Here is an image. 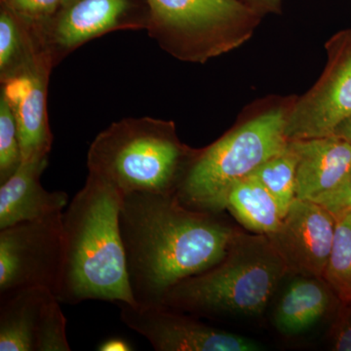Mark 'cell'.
I'll return each instance as SVG.
<instances>
[{
	"mask_svg": "<svg viewBox=\"0 0 351 351\" xmlns=\"http://www.w3.org/2000/svg\"><path fill=\"white\" fill-rule=\"evenodd\" d=\"M214 214L191 209L176 195L122 197L120 232L137 304L163 306L171 289L228 255L239 234Z\"/></svg>",
	"mask_w": 351,
	"mask_h": 351,
	"instance_id": "obj_1",
	"label": "cell"
},
{
	"mask_svg": "<svg viewBox=\"0 0 351 351\" xmlns=\"http://www.w3.org/2000/svg\"><path fill=\"white\" fill-rule=\"evenodd\" d=\"M122 197L88 174L63 214L64 263L57 299L61 304L106 301L137 304L127 274L120 232Z\"/></svg>",
	"mask_w": 351,
	"mask_h": 351,
	"instance_id": "obj_2",
	"label": "cell"
},
{
	"mask_svg": "<svg viewBox=\"0 0 351 351\" xmlns=\"http://www.w3.org/2000/svg\"><path fill=\"white\" fill-rule=\"evenodd\" d=\"M197 154L180 143L173 122L129 117L97 135L87 166L89 174L121 197L134 193L176 195Z\"/></svg>",
	"mask_w": 351,
	"mask_h": 351,
	"instance_id": "obj_3",
	"label": "cell"
},
{
	"mask_svg": "<svg viewBox=\"0 0 351 351\" xmlns=\"http://www.w3.org/2000/svg\"><path fill=\"white\" fill-rule=\"evenodd\" d=\"M288 267L265 235L239 237L223 260L171 289L163 306L182 313L257 315Z\"/></svg>",
	"mask_w": 351,
	"mask_h": 351,
	"instance_id": "obj_4",
	"label": "cell"
},
{
	"mask_svg": "<svg viewBox=\"0 0 351 351\" xmlns=\"http://www.w3.org/2000/svg\"><path fill=\"white\" fill-rule=\"evenodd\" d=\"M286 119L281 110L263 113L198 152L176 195L191 209L223 211L235 182L287 147Z\"/></svg>",
	"mask_w": 351,
	"mask_h": 351,
	"instance_id": "obj_5",
	"label": "cell"
},
{
	"mask_svg": "<svg viewBox=\"0 0 351 351\" xmlns=\"http://www.w3.org/2000/svg\"><path fill=\"white\" fill-rule=\"evenodd\" d=\"M147 31L176 59L205 63L250 38L260 16L240 0H147Z\"/></svg>",
	"mask_w": 351,
	"mask_h": 351,
	"instance_id": "obj_6",
	"label": "cell"
},
{
	"mask_svg": "<svg viewBox=\"0 0 351 351\" xmlns=\"http://www.w3.org/2000/svg\"><path fill=\"white\" fill-rule=\"evenodd\" d=\"M147 2L138 0H68L55 15L27 25L34 43L58 66L80 46L101 36L125 29H147Z\"/></svg>",
	"mask_w": 351,
	"mask_h": 351,
	"instance_id": "obj_7",
	"label": "cell"
},
{
	"mask_svg": "<svg viewBox=\"0 0 351 351\" xmlns=\"http://www.w3.org/2000/svg\"><path fill=\"white\" fill-rule=\"evenodd\" d=\"M63 263V212L0 230V295L43 287L57 297Z\"/></svg>",
	"mask_w": 351,
	"mask_h": 351,
	"instance_id": "obj_8",
	"label": "cell"
},
{
	"mask_svg": "<svg viewBox=\"0 0 351 351\" xmlns=\"http://www.w3.org/2000/svg\"><path fill=\"white\" fill-rule=\"evenodd\" d=\"M327 50L329 61L322 76L287 113L289 141L332 135L351 115V29L335 36Z\"/></svg>",
	"mask_w": 351,
	"mask_h": 351,
	"instance_id": "obj_9",
	"label": "cell"
},
{
	"mask_svg": "<svg viewBox=\"0 0 351 351\" xmlns=\"http://www.w3.org/2000/svg\"><path fill=\"white\" fill-rule=\"evenodd\" d=\"M43 287L0 295V351H69L66 319Z\"/></svg>",
	"mask_w": 351,
	"mask_h": 351,
	"instance_id": "obj_10",
	"label": "cell"
},
{
	"mask_svg": "<svg viewBox=\"0 0 351 351\" xmlns=\"http://www.w3.org/2000/svg\"><path fill=\"white\" fill-rule=\"evenodd\" d=\"M127 327L145 337L158 351H257L251 339L186 317L165 306L117 304Z\"/></svg>",
	"mask_w": 351,
	"mask_h": 351,
	"instance_id": "obj_11",
	"label": "cell"
},
{
	"mask_svg": "<svg viewBox=\"0 0 351 351\" xmlns=\"http://www.w3.org/2000/svg\"><path fill=\"white\" fill-rule=\"evenodd\" d=\"M336 223V218L318 203L295 199L279 230L267 237L288 269L321 279L331 255Z\"/></svg>",
	"mask_w": 351,
	"mask_h": 351,
	"instance_id": "obj_12",
	"label": "cell"
},
{
	"mask_svg": "<svg viewBox=\"0 0 351 351\" xmlns=\"http://www.w3.org/2000/svg\"><path fill=\"white\" fill-rule=\"evenodd\" d=\"M53 69L49 60L41 55L19 73L1 82L0 94L5 97L15 117L23 161L45 158L52 149L47 93Z\"/></svg>",
	"mask_w": 351,
	"mask_h": 351,
	"instance_id": "obj_13",
	"label": "cell"
},
{
	"mask_svg": "<svg viewBox=\"0 0 351 351\" xmlns=\"http://www.w3.org/2000/svg\"><path fill=\"white\" fill-rule=\"evenodd\" d=\"M298 156L295 199H317L343 181L351 167V145L339 136L289 141Z\"/></svg>",
	"mask_w": 351,
	"mask_h": 351,
	"instance_id": "obj_14",
	"label": "cell"
},
{
	"mask_svg": "<svg viewBox=\"0 0 351 351\" xmlns=\"http://www.w3.org/2000/svg\"><path fill=\"white\" fill-rule=\"evenodd\" d=\"M48 157L22 161L20 167L0 186V230L21 221L61 213L68 205L64 191H48L40 177Z\"/></svg>",
	"mask_w": 351,
	"mask_h": 351,
	"instance_id": "obj_15",
	"label": "cell"
},
{
	"mask_svg": "<svg viewBox=\"0 0 351 351\" xmlns=\"http://www.w3.org/2000/svg\"><path fill=\"white\" fill-rule=\"evenodd\" d=\"M331 304V295L319 278H302L291 283L276 313V325L284 334L306 331L323 317Z\"/></svg>",
	"mask_w": 351,
	"mask_h": 351,
	"instance_id": "obj_16",
	"label": "cell"
},
{
	"mask_svg": "<svg viewBox=\"0 0 351 351\" xmlns=\"http://www.w3.org/2000/svg\"><path fill=\"white\" fill-rule=\"evenodd\" d=\"M226 209L245 228L267 237L279 230L284 219L274 196L252 176L233 184Z\"/></svg>",
	"mask_w": 351,
	"mask_h": 351,
	"instance_id": "obj_17",
	"label": "cell"
},
{
	"mask_svg": "<svg viewBox=\"0 0 351 351\" xmlns=\"http://www.w3.org/2000/svg\"><path fill=\"white\" fill-rule=\"evenodd\" d=\"M40 55L44 54L34 43L27 25L12 11L2 5L0 11V82L19 73Z\"/></svg>",
	"mask_w": 351,
	"mask_h": 351,
	"instance_id": "obj_18",
	"label": "cell"
},
{
	"mask_svg": "<svg viewBox=\"0 0 351 351\" xmlns=\"http://www.w3.org/2000/svg\"><path fill=\"white\" fill-rule=\"evenodd\" d=\"M297 165V154L289 142L283 152L263 162L249 175L257 179L271 193L283 217L295 199Z\"/></svg>",
	"mask_w": 351,
	"mask_h": 351,
	"instance_id": "obj_19",
	"label": "cell"
},
{
	"mask_svg": "<svg viewBox=\"0 0 351 351\" xmlns=\"http://www.w3.org/2000/svg\"><path fill=\"white\" fill-rule=\"evenodd\" d=\"M336 233L325 281L345 302H351V212L336 218Z\"/></svg>",
	"mask_w": 351,
	"mask_h": 351,
	"instance_id": "obj_20",
	"label": "cell"
},
{
	"mask_svg": "<svg viewBox=\"0 0 351 351\" xmlns=\"http://www.w3.org/2000/svg\"><path fill=\"white\" fill-rule=\"evenodd\" d=\"M22 161L15 117L5 97L0 94V184L17 171Z\"/></svg>",
	"mask_w": 351,
	"mask_h": 351,
	"instance_id": "obj_21",
	"label": "cell"
},
{
	"mask_svg": "<svg viewBox=\"0 0 351 351\" xmlns=\"http://www.w3.org/2000/svg\"><path fill=\"white\" fill-rule=\"evenodd\" d=\"M68 0H1L2 5L12 11L27 25L40 24L60 10Z\"/></svg>",
	"mask_w": 351,
	"mask_h": 351,
	"instance_id": "obj_22",
	"label": "cell"
},
{
	"mask_svg": "<svg viewBox=\"0 0 351 351\" xmlns=\"http://www.w3.org/2000/svg\"><path fill=\"white\" fill-rule=\"evenodd\" d=\"M314 202L328 210L335 217L351 212V167L346 173L343 181L332 191L320 196Z\"/></svg>",
	"mask_w": 351,
	"mask_h": 351,
	"instance_id": "obj_23",
	"label": "cell"
},
{
	"mask_svg": "<svg viewBox=\"0 0 351 351\" xmlns=\"http://www.w3.org/2000/svg\"><path fill=\"white\" fill-rule=\"evenodd\" d=\"M332 330L334 350L351 351V314H346L339 318Z\"/></svg>",
	"mask_w": 351,
	"mask_h": 351,
	"instance_id": "obj_24",
	"label": "cell"
},
{
	"mask_svg": "<svg viewBox=\"0 0 351 351\" xmlns=\"http://www.w3.org/2000/svg\"><path fill=\"white\" fill-rule=\"evenodd\" d=\"M252 11L262 17L269 13H280L281 0H240Z\"/></svg>",
	"mask_w": 351,
	"mask_h": 351,
	"instance_id": "obj_25",
	"label": "cell"
},
{
	"mask_svg": "<svg viewBox=\"0 0 351 351\" xmlns=\"http://www.w3.org/2000/svg\"><path fill=\"white\" fill-rule=\"evenodd\" d=\"M101 351H128L132 350V346L126 339L122 338H110L106 339L98 348Z\"/></svg>",
	"mask_w": 351,
	"mask_h": 351,
	"instance_id": "obj_26",
	"label": "cell"
},
{
	"mask_svg": "<svg viewBox=\"0 0 351 351\" xmlns=\"http://www.w3.org/2000/svg\"><path fill=\"white\" fill-rule=\"evenodd\" d=\"M334 135L343 138L351 145V115L343 119L334 131Z\"/></svg>",
	"mask_w": 351,
	"mask_h": 351,
	"instance_id": "obj_27",
	"label": "cell"
}]
</instances>
